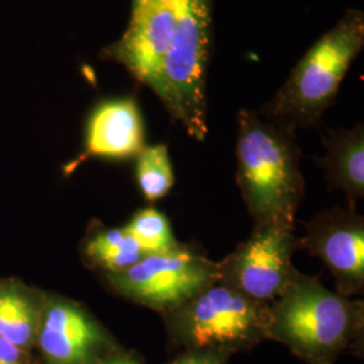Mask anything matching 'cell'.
I'll return each instance as SVG.
<instances>
[{"mask_svg": "<svg viewBox=\"0 0 364 364\" xmlns=\"http://www.w3.org/2000/svg\"><path fill=\"white\" fill-rule=\"evenodd\" d=\"M162 316L173 347L232 356L267 340L270 304L248 299L218 281Z\"/></svg>", "mask_w": 364, "mask_h": 364, "instance_id": "obj_5", "label": "cell"}, {"mask_svg": "<svg viewBox=\"0 0 364 364\" xmlns=\"http://www.w3.org/2000/svg\"><path fill=\"white\" fill-rule=\"evenodd\" d=\"M144 146V119L136 100L134 97L108 99L92 111L84 150L66 165L65 173L75 171L90 158H135Z\"/></svg>", "mask_w": 364, "mask_h": 364, "instance_id": "obj_11", "label": "cell"}, {"mask_svg": "<svg viewBox=\"0 0 364 364\" xmlns=\"http://www.w3.org/2000/svg\"><path fill=\"white\" fill-rule=\"evenodd\" d=\"M215 0H181L153 92L173 120L203 142L208 134V77Z\"/></svg>", "mask_w": 364, "mask_h": 364, "instance_id": "obj_4", "label": "cell"}, {"mask_svg": "<svg viewBox=\"0 0 364 364\" xmlns=\"http://www.w3.org/2000/svg\"><path fill=\"white\" fill-rule=\"evenodd\" d=\"M42 306L22 284H0V338L28 351L37 344Z\"/></svg>", "mask_w": 364, "mask_h": 364, "instance_id": "obj_13", "label": "cell"}, {"mask_svg": "<svg viewBox=\"0 0 364 364\" xmlns=\"http://www.w3.org/2000/svg\"><path fill=\"white\" fill-rule=\"evenodd\" d=\"M230 353L213 350H183L166 364H228Z\"/></svg>", "mask_w": 364, "mask_h": 364, "instance_id": "obj_17", "label": "cell"}, {"mask_svg": "<svg viewBox=\"0 0 364 364\" xmlns=\"http://www.w3.org/2000/svg\"><path fill=\"white\" fill-rule=\"evenodd\" d=\"M363 301L326 289L318 277L299 274L270 304L267 340L287 346L305 364H335L363 351Z\"/></svg>", "mask_w": 364, "mask_h": 364, "instance_id": "obj_1", "label": "cell"}, {"mask_svg": "<svg viewBox=\"0 0 364 364\" xmlns=\"http://www.w3.org/2000/svg\"><path fill=\"white\" fill-rule=\"evenodd\" d=\"M363 46L364 14L348 10L301 58L263 117L291 130L318 126Z\"/></svg>", "mask_w": 364, "mask_h": 364, "instance_id": "obj_3", "label": "cell"}, {"mask_svg": "<svg viewBox=\"0 0 364 364\" xmlns=\"http://www.w3.org/2000/svg\"><path fill=\"white\" fill-rule=\"evenodd\" d=\"M326 156L318 159L326 170L332 188L341 189L350 209L364 197V130L356 126L351 130H333L326 139Z\"/></svg>", "mask_w": 364, "mask_h": 364, "instance_id": "obj_12", "label": "cell"}, {"mask_svg": "<svg viewBox=\"0 0 364 364\" xmlns=\"http://www.w3.org/2000/svg\"><path fill=\"white\" fill-rule=\"evenodd\" d=\"M218 281V262L183 245L149 254L124 272L108 274V282L120 296L162 314Z\"/></svg>", "mask_w": 364, "mask_h": 364, "instance_id": "obj_6", "label": "cell"}, {"mask_svg": "<svg viewBox=\"0 0 364 364\" xmlns=\"http://www.w3.org/2000/svg\"><path fill=\"white\" fill-rule=\"evenodd\" d=\"M294 131L247 109L239 111L236 180L255 224H294L305 191Z\"/></svg>", "mask_w": 364, "mask_h": 364, "instance_id": "obj_2", "label": "cell"}, {"mask_svg": "<svg viewBox=\"0 0 364 364\" xmlns=\"http://www.w3.org/2000/svg\"><path fill=\"white\" fill-rule=\"evenodd\" d=\"M36 346L46 364H100L120 351L93 316L77 304L57 297L42 306Z\"/></svg>", "mask_w": 364, "mask_h": 364, "instance_id": "obj_9", "label": "cell"}, {"mask_svg": "<svg viewBox=\"0 0 364 364\" xmlns=\"http://www.w3.org/2000/svg\"><path fill=\"white\" fill-rule=\"evenodd\" d=\"M136 158V181L147 201L154 203L169 193L174 171L166 144L144 146Z\"/></svg>", "mask_w": 364, "mask_h": 364, "instance_id": "obj_15", "label": "cell"}, {"mask_svg": "<svg viewBox=\"0 0 364 364\" xmlns=\"http://www.w3.org/2000/svg\"><path fill=\"white\" fill-rule=\"evenodd\" d=\"M299 247L323 260L333 275L338 294L350 297L363 293L364 220L356 210L326 209L306 225Z\"/></svg>", "mask_w": 364, "mask_h": 364, "instance_id": "obj_10", "label": "cell"}, {"mask_svg": "<svg viewBox=\"0 0 364 364\" xmlns=\"http://www.w3.org/2000/svg\"><path fill=\"white\" fill-rule=\"evenodd\" d=\"M84 251L90 262L108 274L124 272L146 257L124 227L99 230L87 240Z\"/></svg>", "mask_w": 364, "mask_h": 364, "instance_id": "obj_14", "label": "cell"}, {"mask_svg": "<svg viewBox=\"0 0 364 364\" xmlns=\"http://www.w3.org/2000/svg\"><path fill=\"white\" fill-rule=\"evenodd\" d=\"M0 364H31V359L28 351L0 338Z\"/></svg>", "mask_w": 364, "mask_h": 364, "instance_id": "obj_18", "label": "cell"}, {"mask_svg": "<svg viewBox=\"0 0 364 364\" xmlns=\"http://www.w3.org/2000/svg\"><path fill=\"white\" fill-rule=\"evenodd\" d=\"M299 248L294 224L257 223L247 240L218 263L219 282L248 299L272 304L301 274L291 262Z\"/></svg>", "mask_w": 364, "mask_h": 364, "instance_id": "obj_7", "label": "cell"}, {"mask_svg": "<svg viewBox=\"0 0 364 364\" xmlns=\"http://www.w3.org/2000/svg\"><path fill=\"white\" fill-rule=\"evenodd\" d=\"M124 228L146 255L165 252L181 245L173 235L168 218L154 208L139 210Z\"/></svg>", "mask_w": 364, "mask_h": 364, "instance_id": "obj_16", "label": "cell"}, {"mask_svg": "<svg viewBox=\"0 0 364 364\" xmlns=\"http://www.w3.org/2000/svg\"><path fill=\"white\" fill-rule=\"evenodd\" d=\"M181 0H131V16L124 34L105 46L102 58L127 69L151 91L168 52Z\"/></svg>", "mask_w": 364, "mask_h": 364, "instance_id": "obj_8", "label": "cell"}]
</instances>
